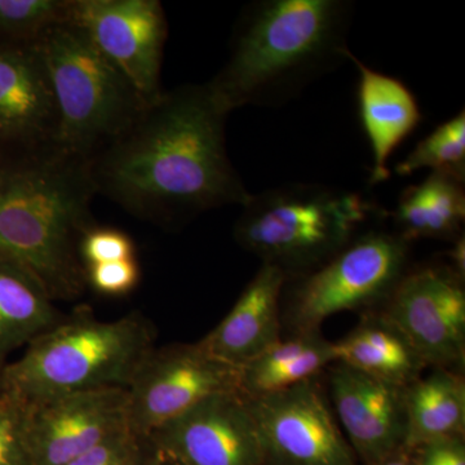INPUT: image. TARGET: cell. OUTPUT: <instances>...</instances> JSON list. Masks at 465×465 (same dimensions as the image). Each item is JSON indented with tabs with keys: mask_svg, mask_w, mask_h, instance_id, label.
I'll return each instance as SVG.
<instances>
[{
	"mask_svg": "<svg viewBox=\"0 0 465 465\" xmlns=\"http://www.w3.org/2000/svg\"><path fill=\"white\" fill-rule=\"evenodd\" d=\"M432 171L455 177L465 183V112L448 119L416 143L394 171L400 176H410L419 170Z\"/></svg>",
	"mask_w": 465,
	"mask_h": 465,
	"instance_id": "603a6c76",
	"label": "cell"
},
{
	"mask_svg": "<svg viewBox=\"0 0 465 465\" xmlns=\"http://www.w3.org/2000/svg\"><path fill=\"white\" fill-rule=\"evenodd\" d=\"M358 73V114L372 153L370 183L390 180L391 155L420 124L423 114L414 92L396 76L376 72L348 52Z\"/></svg>",
	"mask_w": 465,
	"mask_h": 465,
	"instance_id": "e0dca14e",
	"label": "cell"
},
{
	"mask_svg": "<svg viewBox=\"0 0 465 465\" xmlns=\"http://www.w3.org/2000/svg\"><path fill=\"white\" fill-rule=\"evenodd\" d=\"M240 393V367L198 342L155 348L127 388V425L140 440L215 394Z\"/></svg>",
	"mask_w": 465,
	"mask_h": 465,
	"instance_id": "ba28073f",
	"label": "cell"
},
{
	"mask_svg": "<svg viewBox=\"0 0 465 465\" xmlns=\"http://www.w3.org/2000/svg\"><path fill=\"white\" fill-rule=\"evenodd\" d=\"M228 115L206 84L163 92L91 158L97 193L163 226L215 208L243 207L252 194L228 155Z\"/></svg>",
	"mask_w": 465,
	"mask_h": 465,
	"instance_id": "6da1fadb",
	"label": "cell"
},
{
	"mask_svg": "<svg viewBox=\"0 0 465 465\" xmlns=\"http://www.w3.org/2000/svg\"><path fill=\"white\" fill-rule=\"evenodd\" d=\"M64 317L38 281L0 253V370L15 351L26 347Z\"/></svg>",
	"mask_w": 465,
	"mask_h": 465,
	"instance_id": "44dd1931",
	"label": "cell"
},
{
	"mask_svg": "<svg viewBox=\"0 0 465 465\" xmlns=\"http://www.w3.org/2000/svg\"><path fill=\"white\" fill-rule=\"evenodd\" d=\"M287 277L262 264L232 311L198 344L211 356L241 367L281 339L280 302Z\"/></svg>",
	"mask_w": 465,
	"mask_h": 465,
	"instance_id": "2e32d148",
	"label": "cell"
},
{
	"mask_svg": "<svg viewBox=\"0 0 465 465\" xmlns=\"http://www.w3.org/2000/svg\"><path fill=\"white\" fill-rule=\"evenodd\" d=\"M26 403L34 465H67L128 428L127 390L79 391Z\"/></svg>",
	"mask_w": 465,
	"mask_h": 465,
	"instance_id": "4fadbf2b",
	"label": "cell"
},
{
	"mask_svg": "<svg viewBox=\"0 0 465 465\" xmlns=\"http://www.w3.org/2000/svg\"><path fill=\"white\" fill-rule=\"evenodd\" d=\"M185 465H268L249 402L215 394L146 439Z\"/></svg>",
	"mask_w": 465,
	"mask_h": 465,
	"instance_id": "7c38bea8",
	"label": "cell"
},
{
	"mask_svg": "<svg viewBox=\"0 0 465 465\" xmlns=\"http://www.w3.org/2000/svg\"><path fill=\"white\" fill-rule=\"evenodd\" d=\"M134 241L119 229L94 225L82 240L81 258L87 266L136 259Z\"/></svg>",
	"mask_w": 465,
	"mask_h": 465,
	"instance_id": "484cf974",
	"label": "cell"
},
{
	"mask_svg": "<svg viewBox=\"0 0 465 465\" xmlns=\"http://www.w3.org/2000/svg\"><path fill=\"white\" fill-rule=\"evenodd\" d=\"M69 18L146 103L163 94L161 70L168 24L158 0H72Z\"/></svg>",
	"mask_w": 465,
	"mask_h": 465,
	"instance_id": "30bf717a",
	"label": "cell"
},
{
	"mask_svg": "<svg viewBox=\"0 0 465 465\" xmlns=\"http://www.w3.org/2000/svg\"><path fill=\"white\" fill-rule=\"evenodd\" d=\"M405 448L464 437L465 382L458 371L434 369L405 388Z\"/></svg>",
	"mask_w": 465,
	"mask_h": 465,
	"instance_id": "d6986e66",
	"label": "cell"
},
{
	"mask_svg": "<svg viewBox=\"0 0 465 465\" xmlns=\"http://www.w3.org/2000/svg\"><path fill=\"white\" fill-rule=\"evenodd\" d=\"M349 0H256L242 11L231 54L210 82L231 114L246 105L281 108L348 61Z\"/></svg>",
	"mask_w": 465,
	"mask_h": 465,
	"instance_id": "3957f363",
	"label": "cell"
},
{
	"mask_svg": "<svg viewBox=\"0 0 465 465\" xmlns=\"http://www.w3.org/2000/svg\"><path fill=\"white\" fill-rule=\"evenodd\" d=\"M72 0H0V42H36L69 20Z\"/></svg>",
	"mask_w": 465,
	"mask_h": 465,
	"instance_id": "cb8c5ba5",
	"label": "cell"
},
{
	"mask_svg": "<svg viewBox=\"0 0 465 465\" xmlns=\"http://www.w3.org/2000/svg\"><path fill=\"white\" fill-rule=\"evenodd\" d=\"M247 402L268 465H357L316 379Z\"/></svg>",
	"mask_w": 465,
	"mask_h": 465,
	"instance_id": "8fae6325",
	"label": "cell"
},
{
	"mask_svg": "<svg viewBox=\"0 0 465 465\" xmlns=\"http://www.w3.org/2000/svg\"><path fill=\"white\" fill-rule=\"evenodd\" d=\"M371 465H418L411 450L401 448Z\"/></svg>",
	"mask_w": 465,
	"mask_h": 465,
	"instance_id": "4dcf8cb0",
	"label": "cell"
},
{
	"mask_svg": "<svg viewBox=\"0 0 465 465\" xmlns=\"http://www.w3.org/2000/svg\"><path fill=\"white\" fill-rule=\"evenodd\" d=\"M405 388L332 363V412L351 451L366 465L405 448Z\"/></svg>",
	"mask_w": 465,
	"mask_h": 465,
	"instance_id": "5bb4252c",
	"label": "cell"
},
{
	"mask_svg": "<svg viewBox=\"0 0 465 465\" xmlns=\"http://www.w3.org/2000/svg\"><path fill=\"white\" fill-rule=\"evenodd\" d=\"M382 316L409 341L427 367L454 370L465 361L464 277L451 265L406 272Z\"/></svg>",
	"mask_w": 465,
	"mask_h": 465,
	"instance_id": "9c48e42d",
	"label": "cell"
},
{
	"mask_svg": "<svg viewBox=\"0 0 465 465\" xmlns=\"http://www.w3.org/2000/svg\"><path fill=\"white\" fill-rule=\"evenodd\" d=\"M146 442H148L149 451L150 454H152V458L143 459V465H185L183 464L179 459L173 457V455L168 454V452L163 451V450L153 445L150 440H146Z\"/></svg>",
	"mask_w": 465,
	"mask_h": 465,
	"instance_id": "f546056e",
	"label": "cell"
},
{
	"mask_svg": "<svg viewBox=\"0 0 465 465\" xmlns=\"http://www.w3.org/2000/svg\"><path fill=\"white\" fill-rule=\"evenodd\" d=\"M409 244L396 232L371 229L299 277L290 309L295 332L320 331L333 314L385 302L406 274Z\"/></svg>",
	"mask_w": 465,
	"mask_h": 465,
	"instance_id": "52a82bcc",
	"label": "cell"
},
{
	"mask_svg": "<svg viewBox=\"0 0 465 465\" xmlns=\"http://www.w3.org/2000/svg\"><path fill=\"white\" fill-rule=\"evenodd\" d=\"M57 124L38 42H0V148L54 143Z\"/></svg>",
	"mask_w": 465,
	"mask_h": 465,
	"instance_id": "9a60e30c",
	"label": "cell"
},
{
	"mask_svg": "<svg viewBox=\"0 0 465 465\" xmlns=\"http://www.w3.org/2000/svg\"><path fill=\"white\" fill-rule=\"evenodd\" d=\"M464 185L449 174L430 173L418 185L409 186L397 207L387 213L397 234L407 242L419 238L459 240L465 220Z\"/></svg>",
	"mask_w": 465,
	"mask_h": 465,
	"instance_id": "7402d4cb",
	"label": "cell"
},
{
	"mask_svg": "<svg viewBox=\"0 0 465 465\" xmlns=\"http://www.w3.org/2000/svg\"><path fill=\"white\" fill-rule=\"evenodd\" d=\"M143 446V440L124 428L67 465H131L139 457Z\"/></svg>",
	"mask_w": 465,
	"mask_h": 465,
	"instance_id": "83f0119b",
	"label": "cell"
},
{
	"mask_svg": "<svg viewBox=\"0 0 465 465\" xmlns=\"http://www.w3.org/2000/svg\"><path fill=\"white\" fill-rule=\"evenodd\" d=\"M411 451L418 465H465L464 437L428 443Z\"/></svg>",
	"mask_w": 465,
	"mask_h": 465,
	"instance_id": "f1b7e54d",
	"label": "cell"
},
{
	"mask_svg": "<svg viewBox=\"0 0 465 465\" xmlns=\"http://www.w3.org/2000/svg\"><path fill=\"white\" fill-rule=\"evenodd\" d=\"M333 362V342L320 331L295 332L240 367V394L246 400L271 396L316 379Z\"/></svg>",
	"mask_w": 465,
	"mask_h": 465,
	"instance_id": "ac0fdd59",
	"label": "cell"
},
{
	"mask_svg": "<svg viewBox=\"0 0 465 465\" xmlns=\"http://www.w3.org/2000/svg\"><path fill=\"white\" fill-rule=\"evenodd\" d=\"M36 42L56 101L61 148L92 158L150 105L70 18Z\"/></svg>",
	"mask_w": 465,
	"mask_h": 465,
	"instance_id": "8992f818",
	"label": "cell"
},
{
	"mask_svg": "<svg viewBox=\"0 0 465 465\" xmlns=\"http://www.w3.org/2000/svg\"><path fill=\"white\" fill-rule=\"evenodd\" d=\"M333 353L335 362L400 387L420 378L427 367L405 336L382 314L366 318L345 338L333 342Z\"/></svg>",
	"mask_w": 465,
	"mask_h": 465,
	"instance_id": "ffe728a7",
	"label": "cell"
},
{
	"mask_svg": "<svg viewBox=\"0 0 465 465\" xmlns=\"http://www.w3.org/2000/svg\"><path fill=\"white\" fill-rule=\"evenodd\" d=\"M91 158L54 143L0 148V253L38 281L54 302L84 295L81 243L94 226Z\"/></svg>",
	"mask_w": 465,
	"mask_h": 465,
	"instance_id": "7a4b0ae2",
	"label": "cell"
},
{
	"mask_svg": "<svg viewBox=\"0 0 465 465\" xmlns=\"http://www.w3.org/2000/svg\"><path fill=\"white\" fill-rule=\"evenodd\" d=\"M139 262L136 259L87 266V283L105 296H124L139 284Z\"/></svg>",
	"mask_w": 465,
	"mask_h": 465,
	"instance_id": "4316f807",
	"label": "cell"
},
{
	"mask_svg": "<svg viewBox=\"0 0 465 465\" xmlns=\"http://www.w3.org/2000/svg\"><path fill=\"white\" fill-rule=\"evenodd\" d=\"M242 208L235 241L287 278L316 271L385 213L360 193L304 183L252 194Z\"/></svg>",
	"mask_w": 465,
	"mask_h": 465,
	"instance_id": "5b68a950",
	"label": "cell"
},
{
	"mask_svg": "<svg viewBox=\"0 0 465 465\" xmlns=\"http://www.w3.org/2000/svg\"><path fill=\"white\" fill-rule=\"evenodd\" d=\"M142 451H143V450H142ZM140 454H142V452H140ZM143 459H142V457H140V455H139V457H137L136 460H134V463L131 465H143Z\"/></svg>",
	"mask_w": 465,
	"mask_h": 465,
	"instance_id": "1f68e13d",
	"label": "cell"
},
{
	"mask_svg": "<svg viewBox=\"0 0 465 465\" xmlns=\"http://www.w3.org/2000/svg\"><path fill=\"white\" fill-rule=\"evenodd\" d=\"M152 322L139 312L97 320L90 309L64 317L0 370V390L35 402L63 394L127 390L155 349Z\"/></svg>",
	"mask_w": 465,
	"mask_h": 465,
	"instance_id": "277c9868",
	"label": "cell"
},
{
	"mask_svg": "<svg viewBox=\"0 0 465 465\" xmlns=\"http://www.w3.org/2000/svg\"><path fill=\"white\" fill-rule=\"evenodd\" d=\"M0 465H34L27 442V403L0 390Z\"/></svg>",
	"mask_w": 465,
	"mask_h": 465,
	"instance_id": "d4e9b609",
	"label": "cell"
}]
</instances>
